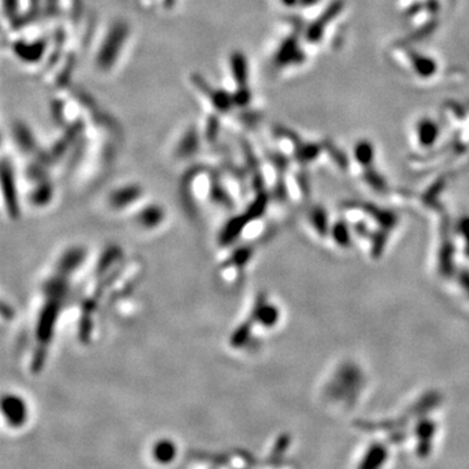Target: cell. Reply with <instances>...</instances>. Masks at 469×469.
<instances>
[{
	"instance_id": "6da1fadb",
	"label": "cell",
	"mask_w": 469,
	"mask_h": 469,
	"mask_svg": "<svg viewBox=\"0 0 469 469\" xmlns=\"http://www.w3.org/2000/svg\"><path fill=\"white\" fill-rule=\"evenodd\" d=\"M128 34L129 29L125 23H116L110 28L109 33L103 39L96 55V64L101 70L107 71L118 61Z\"/></svg>"
},
{
	"instance_id": "7a4b0ae2",
	"label": "cell",
	"mask_w": 469,
	"mask_h": 469,
	"mask_svg": "<svg viewBox=\"0 0 469 469\" xmlns=\"http://www.w3.org/2000/svg\"><path fill=\"white\" fill-rule=\"evenodd\" d=\"M231 71L235 81L240 86H247L248 83V61L241 51H235L229 59Z\"/></svg>"
},
{
	"instance_id": "3957f363",
	"label": "cell",
	"mask_w": 469,
	"mask_h": 469,
	"mask_svg": "<svg viewBox=\"0 0 469 469\" xmlns=\"http://www.w3.org/2000/svg\"><path fill=\"white\" fill-rule=\"evenodd\" d=\"M3 410H4V415L7 416L8 421L11 422L14 426H17V425L25 421L26 410H25L24 403L21 400H19L16 397L4 399Z\"/></svg>"
},
{
	"instance_id": "277c9868",
	"label": "cell",
	"mask_w": 469,
	"mask_h": 469,
	"mask_svg": "<svg viewBox=\"0 0 469 469\" xmlns=\"http://www.w3.org/2000/svg\"><path fill=\"white\" fill-rule=\"evenodd\" d=\"M309 219H311L313 229L317 231L318 235L327 236L330 233V223H329V217H327L325 207H321V206L313 207Z\"/></svg>"
},
{
	"instance_id": "5b68a950",
	"label": "cell",
	"mask_w": 469,
	"mask_h": 469,
	"mask_svg": "<svg viewBox=\"0 0 469 469\" xmlns=\"http://www.w3.org/2000/svg\"><path fill=\"white\" fill-rule=\"evenodd\" d=\"M14 52L24 61H38L41 58V55H43V52H45V42L38 41L33 45L19 43V45L14 46Z\"/></svg>"
},
{
	"instance_id": "8992f818",
	"label": "cell",
	"mask_w": 469,
	"mask_h": 469,
	"mask_svg": "<svg viewBox=\"0 0 469 469\" xmlns=\"http://www.w3.org/2000/svg\"><path fill=\"white\" fill-rule=\"evenodd\" d=\"M330 233L333 235V239L339 247L347 248L351 244V231L349 226L344 220H339L333 227H330Z\"/></svg>"
},
{
	"instance_id": "52a82bcc",
	"label": "cell",
	"mask_w": 469,
	"mask_h": 469,
	"mask_svg": "<svg viewBox=\"0 0 469 469\" xmlns=\"http://www.w3.org/2000/svg\"><path fill=\"white\" fill-rule=\"evenodd\" d=\"M437 134H438V129H437V125L434 124L433 121H424L420 123V127H419V136H420V143L422 145H432L435 138H437Z\"/></svg>"
},
{
	"instance_id": "ba28073f",
	"label": "cell",
	"mask_w": 469,
	"mask_h": 469,
	"mask_svg": "<svg viewBox=\"0 0 469 469\" xmlns=\"http://www.w3.org/2000/svg\"><path fill=\"white\" fill-rule=\"evenodd\" d=\"M175 447L171 442H160L154 448V457L156 460L160 463H169L175 457Z\"/></svg>"
},
{
	"instance_id": "9c48e42d",
	"label": "cell",
	"mask_w": 469,
	"mask_h": 469,
	"mask_svg": "<svg viewBox=\"0 0 469 469\" xmlns=\"http://www.w3.org/2000/svg\"><path fill=\"white\" fill-rule=\"evenodd\" d=\"M355 153H356V159L360 162L361 165L369 167V165L372 163L373 160L374 150L372 147V145L366 141H362L360 144H357L356 149H355Z\"/></svg>"
},
{
	"instance_id": "30bf717a",
	"label": "cell",
	"mask_w": 469,
	"mask_h": 469,
	"mask_svg": "<svg viewBox=\"0 0 469 469\" xmlns=\"http://www.w3.org/2000/svg\"><path fill=\"white\" fill-rule=\"evenodd\" d=\"M298 51H296V45L293 39H289L283 43V46L279 48L277 54L278 64H282L284 61H289L291 59L293 61L296 56Z\"/></svg>"
},
{
	"instance_id": "8fae6325",
	"label": "cell",
	"mask_w": 469,
	"mask_h": 469,
	"mask_svg": "<svg viewBox=\"0 0 469 469\" xmlns=\"http://www.w3.org/2000/svg\"><path fill=\"white\" fill-rule=\"evenodd\" d=\"M457 235L461 238L464 244V252L469 257V216L460 218L457 225Z\"/></svg>"
},
{
	"instance_id": "7c38bea8",
	"label": "cell",
	"mask_w": 469,
	"mask_h": 469,
	"mask_svg": "<svg viewBox=\"0 0 469 469\" xmlns=\"http://www.w3.org/2000/svg\"><path fill=\"white\" fill-rule=\"evenodd\" d=\"M252 93H249V90L247 89V86H240L239 90L233 94V102L236 106H245L247 103H249L251 101V96Z\"/></svg>"
},
{
	"instance_id": "4fadbf2b",
	"label": "cell",
	"mask_w": 469,
	"mask_h": 469,
	"mask_svg": "<svg viewBox=\"0 0 469 469\" xmlns=\"http://www.w3.org/2000/svg\"><path fill=\"white\" fill-rule=\"evenodd\" d=\"M417 65H419V71L421 72V74H425V76H429L432 74V72L435 68V65L433 64V61H429V59H417Z\"/></svg>"
},
{
	"instance_id": "5bb4252c",
	"label": "cell",
	"mask_w": 469,
	"mask_h": 469,
	"mask_svg": "<svg viewBox=\"0 0 469 469\" xmlns=\"http://www.w3.org/2000/svg\"><path fill=\"white\" fill-rule=\"evenodd\" d=\"M459 284L463 289V291L469 296V273L468 271H463L459 275Z\"/></svg>"
},
{
	"instance_id": "9a60e30c",
	"label": "cell",
	"mask_w": 469,
	"mask_h": 469,
	"mask_svg": "<svg viewBox=\"0 0 469 469\" xmlns=\"http://www.w3.org/2000/svg\"><path fill=\"white\" fill-rule=\"evenodd\" d=\"M283 4H286V6H293V4H296L298 3V0H280Z\"/></svg>"
},
{
	"instance_id": "2e32d148",
	"label": "cell",
	"mask_w": 469,
	"mask_h": 469,
	"mask_svg": "<svg viewBox=\"0 0 469 469\" xmlns=\"http://www.w3.org/2000/svg\"><path fill=\"white\" fill-rule=\"evenodd\" d=\"M301 1H302V3L305 4V6H308V4H312V3H315L317 0H301Z\"/></svg>"
}]
</instances>
